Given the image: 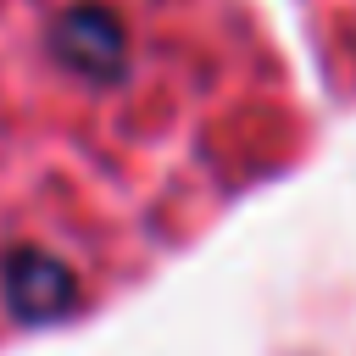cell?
Segmentation results:
<instances>
[{
	"instance_id": "cell-1",
	"label": "cell",
	"mask_w": 356,
	"mask_h": 356,
	"mask_svg": "<svg viewBox=\"0 0 356 356\" xmlns=\"http://www.w3.org/2000/svg\"><path fill=\"white\" fill-rule=\"evenodd\" d=\"M50 56L83 83H117L128 72V33L106 6H72L50 28Z\"/></svg>"
}]
</instances>
